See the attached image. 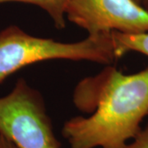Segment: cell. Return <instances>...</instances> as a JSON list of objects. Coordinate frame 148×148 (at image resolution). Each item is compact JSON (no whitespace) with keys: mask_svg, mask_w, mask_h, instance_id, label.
<instances>
[{"mask_svg":"<svg viewBox=\"0 0 148 148\" xmlns=\"http://www.w3.org/2000/svg\"><path fill=\"white\" fill-rule=\"evenodd\" d=\"M73 101L90 114L64 123L62 134L70 148H124L148 115V67L132 74L108 67L81 81Z\"/></svg>","mask_w":148,"mask_h":148,"instance_id":"1","label":"cell"},{"mask_svg":"<svg viewBox=\"0 0 148 148\" xmlns=\"http://www.w3.org/2000/svg\"><path fill=\"white\" fill-rule=\"evenodd\" d=\"M64 59L110 64L119 59L112 33L61 42L32 36L15 25L0 31V83L15 72L40 62Z\"/></svg>","mask_w":148,"mask_h":148,"instance_id":"2","label":"cell"},{"mask_svg":"<svg viewBox=\"0 0 148 148\" xmlns=\"http://www.w3.org/2000/svg\"><path fill=\"white\" fill-rule=\"evenodd\" d=\"M0 132L18 148H61L41 93L24 78L0 97Z\"/></svg>","mask_w":148,"mask_h":148,"instance_id":"3","label":"cell"},{"mask_svg":"<svg viewBox=\"0 0 148 148\" xmlns=\"http://www.w3.org/2000/svg\"><path fill=\"white\" fill-rule=\"evenodd\" d=\"M65 16L90 36L148 32V11L135 0H69Z\"/></svg>","mask_w":148,"mask_h":148,"instance_id":"4","label":"cell"},{"mask_svg":"<svg viewBox=\"0 0 148 148\" xmlns=\"http://www.w3.org/2000/svg\"><path fill=\"white\" fill-rule=\"evenodd\" d=\"M112 36L119 58L129 52H137L148 57V32L123 34L114 32Z\"/></svg>","mask_w":148,"mask_h":148,"instance_id":"5","label":"cell"},{"mask_svg":"<svg viewBox=\"0 0 148 148\" xmlns=\"http://www.w3.org/2000/svg\"><path fill=\"white\" fill-rule=\"evenodd\" d=\"M69 0H0V4L7 3H22L35 5L45 11L58 30L66 27V8Z\"/></svg>","mask_w":148,"mask_h":148,"instance_id":"6","label":"cell"},{"mask_svg":"<svg viewBox=\"0 0 148 148\" xmlns=\"http://www.w3.org/2000/svg\"><path fill=\"white\" fill-rule=\"evenodd\" d=\"M124 148H148V124Z\"/></svg>","mask_w":148,"mask_h":148,"instance_id":"7","label":"cell"},{"mask_svg":"<svg viewBox=\"0 0 148 148\" xmlns=\"http://www.w3.org/2000/svg\"><path fill=\"white\" fill-rule=\"evenodd\" d=\"M0 148H18L10 139L0 132Z\"/></svg>","mask_w":148,"mask_h":148,"instance_id":"8","label":"cell"},{"mask_svg":"<svg viewBox=\"0 0 148 148\" xmlns=\"http://www.w3.org/2000/svg\"><path fill=\"white\" fill-rule=\"evenodd\" d=\"M141 4L143 6V8L148 11V0H142V3Z\"/></svg>","mask_w":148,"mask_h":148,"instance_id":"9","label":"cell"},{"mask_svg":"<svg viewBox=\"0 0 148 148\" xmlns=\"http://www.w3.org/2000/svg\"><path fill=\"white\" fill-rule=\"evenodd\" d=\"M135 1H137V2L139 3H142V0H135Z\"/></svg>","mask_w":148,"mask_h":148,"instance_id":"10","label":"cell"}]
</instances>
